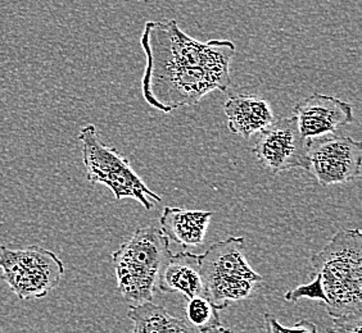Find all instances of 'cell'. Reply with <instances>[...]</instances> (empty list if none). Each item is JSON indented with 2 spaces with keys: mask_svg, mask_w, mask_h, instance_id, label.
<instances>
[{
  "mask_svg": "<svg viewBox=\"0 0 362 333\" xmlns=\"http://www.w3.org/2000/svg\"><path fill=\"white\" fill-rule=\"evenodd\" d=\"M140 45L146 58L141 92L157 111L168 114L198 104L212 91L229 90L234 42H198L170 20L146 22Z\"/></svg>",
  "mask_w": 362,
  "mask_h": 333,
  "instance_id": "cell-1",
  "label": "cell"
},
{
  "mask_svg": "<svg viewBox=\"0 0 362 333\" xmlns=\"http://www.w3.org/2000/svg\"><path fill=\"white\" fill-rule=\"evenodd\" d=\"M327 296V314L338 318L362 312L361 229H341L311 257Z\"/></svg>",
  "mask_w": 362,
  "mask_h": 333,
  "instance_id": "cell-2",
  "label": "cell"
},
{
  "mask_svg": "<svg viewBox=\"0 0 362 333\" xmlns=\"http://www.w3.org/2000/svg\"><path fill=\"white\" fill-rule=\"evenodd\" d=\"M170 241L157 227H141L112 254L117 289L130 308L153 300L160 270L171 257Z\"/></svg>",
  "mask_w": 362,
  "mask_h": 333,
  "instance_id": "cell-3",
  "label": "cell"
},
{
  "mask_svg": "<svg viewBox=\"0 0 362 333\" xmlns=\"http://www.w3.org/2000/svg\"><path fill=\"white\" fill-rule=\"evenodd\" d=\"M244 237L230 236L199 255L206 295L218 310L251 298L264 281L244 255Z\"/></svg>",
  "mask_w": 362,
  "mask_h": 333,
  "instance_id": "cell-4",
  "label": "cell"
},
{
  "mask_svg": "<svg viewBox=\"0 0 362 333\" xmlns=\"http://www.w3.org/2000/svg\"><path fill=\"white\" fill-rule=\"evenodd\" d=\"M78 140L83 145L86 180L90 183L105 185L116 200L126 198L138 200L146 210L153 208L151 200L162 202L160 195L146 186L125 157L102 143L95 126H84L78 132Z\"/></svg>",
  "mask_w": 362,
  "mask_h": 333,
  "instance_id": "cell-5",
  "label": "cell"
},
{
  "mask_svg": "<svg viewBox=\"0 0 362 333\" xmlns=\"http://www.w3.org/2000/svg\"><path fill=\"white\" fill-rule=\"evenodd\" d=\"M1 278L21 301L42 298L56 290L64 274L63 262L54 251L37 245L23 249L0 246Z\"/></svg>",
  "mask_w": 362,
  "mask_h": 333,
  "instance_id": "cell-6",
  "label": "cell"
},
{
  "mask_svg": "<svg viewBox=\"0 0 362 333\" xmlns=\"http://www.w3.org/2000/svg\"><path fill=\"white\" fill-rule=\"evenodd\" d=\"M361 164L362 144L352 138L329 135L307 141L306 171L321 186L358 180Z\"/></svg>",
  "mask_w": 362,
  "mask_h": 333,
  "instance_id": "cell-7",
  "label": "cell"
},
{
  "mask_svg": "<svg viewBox=\"0 0 362 333\" xmlns=\"http://www.w3.org/2000/svg\"><path fill=\"white\" fill-rule=\"evenodd\" d=\"M307 141L302 138L294 117L274 121L266 130L259 132L252 147L258 163L272 174L306 169Z\"/></svg>",
  "mask_w": 362,
  "mask_h": 333,
  "instance_id": "cell-8",
  "label": "cell"
},
{
  "mask_svg": "<svg viewBox=\"0 0 362 333\" xmlns=\"http://www.w3.org/2000/svg\"><path fill=\"white\" fill-rule=\"evenodd\" d=\"M302 138L306 141L335 135L341 127L354 122L352 105L335 97L313 94L293 108Z\"/></svg>",
  "mask_w": 362,
  "mask_h": 333,
  "instance_id": "cell-9",
  "label": "cell"
},
{
  "mask_svg": "<svg viewBox=\"0 0 362 333\" xmlns=\"http://www.w3.org/2000/svg\"><path fill=\"white\" fill-rule=\"evenodd\" d=\"M230 131L248 140L266 130L275 121L272 107L265 99L250 94H238L223 104Z\"/></svg>",
  "mask_w": 362,
  "mask_h": 333,
  "instance_id": "cell-10",
  "label": "cell"
},
{
  "mask_svg": "<svg viewBox=\"0 0 362 333\" xmlns=\"http://www.w3.org/2000/svg\"><path fill=\"white\" fill-rule=\"evenodd\" d=\"M157 286L163 293H182L188 300L195 296H207L201 274L199 255L190 251L171 255L160 270Z\"/></svg>",
  "mask_w": 362,
  "mask_h": 333,
  "instance_id": "cell-11",
  "label": "cell"
},
{
  "mask_svg": "<svg viewBox=\"0 0 362 333\" xmlns=\"http://www.w3.org/2000/svg\"><path fill=\"white\" fill-rule=\"evenodd\" d=\"M212 212L188 210L166 207L160 215V231L168 241L179 243L184 249L195 248L204 243Z\"/></svg>",
  "mask_w": 362,
  "mask_h": 333,
  "instance_id": "cell-12",
  "label": "cell"
},
{
  "mask_svg": "<svg viewBox=\"0 0 362 333\" xmlns=\"http://www.w3.org/2000/svg\"><path fill=\"white\" fill-rule=\"evenodd\" d=\"M127 318L134 323L133 333H201L152 301L130 308Z\"/></svg>",
  "mask_w": 362,
  "mask_h": 333,
  "instance_id": "cell-13",
  "label": "cell"
},
{
  "mask_svg": "<svg viewBox=\"0 0 362 333\" xmlns=\"http://www.w3.org/2000/svg\"><path fill=\"white\" fill-rule=\"evenodd\" d=\"M218 312L207 296H195L189 298L185 306V320L197 331L207 332L223 326Z\"/></svg>",
  "mask_w": 362,
  "mask_h": 333,
  "instance_id": "cell-14",
  "label": "cell"
},
{
  "mask_svg": "<svg viewBox=\"0 0 362 333\" xmlns=\"http://www.w3.org/2000/svg\"><path fill=\"white\" fill-rule=\"evenodd\" d=\"M305 298L322 301L324 305L327 304V296H325V292H324V289H322L320 276L315 274L314 279L310 284L298 286L294 290H291V291L286 292V295H284L286 301L292 303V304H296V303L300 301V298Z\"/></svg>",
  "mask_w": 362,
  "mask_h": 333,
  "instance_id": "cell-15",
  "label": "cell"
},
{
  "mask_svg": "<svg viewBox=\"0 0 362 333\" xmlns=\"http://www.w3.org/2000/svg\"><path fill=\"white\" fill-rule=\"evenodd\" d=\"M264 322L267 333H317L316 325L308 320H300L292 327H286L283 326L270 313H265Z\"/></svg>",
  "mask_w": 362,
  "mask_h": 333,
  "instance_id": "cell-16",
  "label": "cell"
},
{
  "mask_svg": "<svg viewBox=\"0 0 362 333\" xmlns=\"http://www.w3.org/2000/svg\"><path fill=\"white\" fill-rule=\"evenodd\" d=\"M362 312L349 313L338 318H333V326L327 328V333H362Z\"/></svg>",
  "mask_w": 362,
  "mask_h": 333,
  "instance_id": "cell-17",
  "label": "cell"
},
{
  "mask_svg": "<svg viewBox=\"0 0 362 333\" xmlns=\"http://www.w3.org/2000/svg\"><path fill=\"white\" fill-rule=\"evenodd\" d=\"M203 333H234L229 328H225V327L221 326L218 327V328H215V329H211V331H207V332Z\"/></svg>",
  "mask_w": 362,
  "mask_h": 333,
  "instance_id": "cell-18",
  "label": "cell"
}]
</instances>
